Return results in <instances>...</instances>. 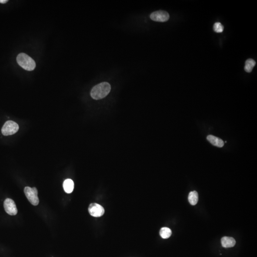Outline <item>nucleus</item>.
Masks as SVG:
<instances>
[{"instance_id": "423d86ee", "label": "nucleus", "mask_w": 257, "mask_h": 257, "mask_svg": "<svg viewBox=\"0 0 257 257\" xmlns=\"http://www.w3.org/2000/svg\"><path fill=\"white\" fill-rule=\"evenodd\" d=\"M89 213L95 217H100L102 216L105 212L104 209L102 206L97 203H91L88 208Z\"/></svg>"}, {"instance_id": "ddd939ff", "label": "nucleus", "mask_w": 257, "mask_h": 257, "mask_svg": "<svg viewBox=\"0 0 257 257\" xmlns=\"http://www.w3.org/2000/svg\"><path fill=\"white\" fill-rule=\"evenodd\" d=\"M172 234L171 230L167 227H163L159 231V234L163 239H168Z\"/></svg>"}, {"instance_id": "9b49d317", "label": "nucleus", "mask_w": 257, "mask_h": 257, "mask_svg": "<svg viewBox=\"0 0 257 257\" xmlns=\"http://www.w3.org/2000/svg\"><path fill=\"white\" fill-rule=\"evenodd\" d=\"M256 65V62L252 59H248L245 62L244 69L247 73H251Z\"/></svg>"}, {"instance_id": "f8f14e48", "label": "nucleus", "mask_w": 257, "mask_h": 257, "mask_svg": "<svg viewBox=\"0 0 257 257\" xmlns=\"http://www.w3.org/2000/svg\"><path fill=\"white\" fill-rule=\"evenodd\" d=\"M188 200L190 204L195 205L198 202V194L196 191H191L189 193Z\"/></svg>"}, {"instance_id": "39448f33", "label": "nucleus", "mask_w": 257, "mask_h": 257, "mask_svg": "<svg viewBox=\"0 0 257 257\" xmlns=\"http://www.w3.org/2000/svg\"><path fill=\"white\" fill-rule=\"evenodd\" d=\"M150 18L155 22H165L169 19L170 15L166 11L159 10L151 13Z\"/></svg>"}, {"instance_id": "2eb2a0df", "label": "nucleus", "mask_w": 257, "mask_h": 257, "mask_svg": "<svg viewBox=\"0 0 257 257\" xmlns=\"http://www.w3.org/2000/svg\"><path fill=\"white\" fill-rule=\"evenodd\" d=\"M7 2V0H0V3H3V4L6 3Z\"/></svg>"}, {"instance_id": "f03ea898", "label": "nucleus", "mask_w": 257, "mask_h": 257, "mask_svg": "<svg viewBox=\"0 0 257 257\" xmlns=\"http://www.w3.org/2000/svg\"><path fill=\"white\" fill-rule=\"evenodd\" d=\"M17 62L21 67L26 71H33L36 67L34 59L24 53H21L17 57Z\"/></svg>"}, {"instance_id": "0eeeda50", "label": "nucleus", "mask_w": 257, "mask_h": 257, "mask_svg": "<svg viewBox=\"0 0 257 257\" xmlns=\"http://www.w3.org/2000/svg\"><path fill=\"white\" fill-rule=\"evenodd\" d=\"M4 208L5 211L10 215H16L18 212L17 209L15 202L11 198H6L4 202Z\"/></svg>"}, {"instance_id": "6e6552de", "label": "nucleus", "mask_w": 257, "mask_h": 257, "mask_svg": "<svg viewBox=\"0 0 257 257\" xmlns=\"http://www.w3.org/2000/svg\"><path fill=\"white\" fill-rule=\"evenodd\" d=\"M221 245L224 248H231L236 244L235 239L232 237H224L221 240Z\"/></svg>"}, {"instance_id": "9d476101", "label": "nucleus", "mask_w": 257, "mask_h": 257, "mask_svg": "<svg viewBox=\"0 0 257 257\" xmlns=\"http://www.w3.org/2000/svg\"><path fill=\"white\" fill-rule=\"evenodd\" d=\"M63 187L65 192L67 193H72L74 189L73 181L71 179H67L63 182Z\"/></svg>"}, {"instance_id": "4468645a", "label": "nucleus", "mask_w": 257, "mask_h": 257, "mask_svg": "<svg viewBox=\"0 0 257 257\" xmlns=\"http://www.w3.org/2000/svg\"><path fill=\"white\" fill-rule=\"evenodd\" d=\"M213 30L216 33H221L223 31L224 27L221 23L217 22L214 24Z\"/></svg>"}, {"instance_id": "20e7f679", "label": "nucleus", "mask_w": 257, "mask_h": 257, "mask_svg": "<svg viewBox=\"0 0 257 257\" xmlns=\"http://www.w3.org/2000/svg\"><path fill=\"white\" fill-rule=\"evenodd\" d=\"M19 125L17 123L12 120H8L5 123L2 129V134L5 136L11 135L17 132Z\"/></svg>"}, {"instance_id": "1a4fd4ad", "label": "nucleus", "mask_w": 257, "mask_h": 257, "mask_svg": "<svg viewBox=\"0 0 257 257\" xmlns=\"http://www.w3.org/2000/svg\"><path fill=\"white\" fill-rule=\"evenodd\" d=\"M208 141L209 142H211L212 145L218 147H223L224 146L223 141L221 139L218 138V137H215L214 136L208 135L207 137Z\"/></svg>"}, {"instance_id": "f257e3e1", "label": "nucleus", "mask_w": 257, "mask_h": 257, "mask_svg": "<svg viewBox=\"0 0 257 257\" xmlns=\"http://www.w3.org/2000/svg\"><path fill=\"white\" fill-rule=\"evenodd\" d=\"M111 90V85L108 83H101L93 87L91 95L95 100H101L105 98L110 93Z\"/></svg>"}, {"instance_id": "7ed1b4c3", "label": "nucleus", "mask_w": 257, "mask_h": 257, "mask_svg": "<svg viewBox=\"0 0 257 257\" xmlns=\"http://www.w3.org/2000/svg\"><path fill=\"white\" fill-rule=\"evenodd\" d=\"M24 193L30 203L34 206H37L39 203L38 197V191L36 188L26 187L24 188Z\"/></svg>"}]
</instances>
